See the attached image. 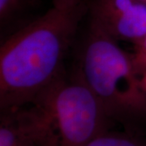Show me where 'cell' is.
<instances>
[{
    "label": "cell",
    "mask_w": 146,
    "mask_h": 146,
    "mask_svg": "<svg viewBox=\"0 0 146 146\" xmlns=\"http://www.w3.org/2000/svg\"><path fill=\"white\" fill-rule=\"evenodd\" d=\"M82 0H53V6L58 7H68L76 5Z\"/></svg>",
    "instance_id": "9"
},
{
    "label": "cell",
    "mask_w": 146,
    "mask_h": 146,
    "mask_svg": "<svg viewBox=\"0 0 146 146\" xmlns=\"http://www.w3.org/2000/svg\"><path fill=\"white\" fill-rule=\"evenodd\" d=\"M136 1H138V2H140V3H143V4L146 5V0H136Z\"/></svg>",
    "instance_id": "11"
},
{
    "label": "cell",
    "mask_w": 146,
    "mask_h": 146,
    "mask_svg": "<svg viewBox=\"0 0 146 146\" xmlns=\"http://www.w3.org/2000/svg\"><path fill=\"white\" fill-rule=\"evenodd\" d=\"M0 146H39L17 110L1 111Z\"/></svg>",
    "instance_id": "5"
},
{
    "label": "cell",
    "mask_w": 146,
    "mask_h": 146,
    "mask_svg": "<svg viewBox=\"0 0 146 146\" xmlns=\"http://www.w3.org/2000/svg\"><path fill=\"white\" fill-rule=\"evenodd\" d=\"M73 69L106 115L123 130L145 134L146 92L131 54L89 21Z\"/></svg>",
    "instance_id": "2"
},
{
    "label": "cell",
    "mask_w": 146,
    "mask_h": 146,
    "mask_svg": "<svg viewBox=\"0 0 146 146\" xmlns=\"http://www.w3.org/2000/svg\"><path fill=\"white\" fill-rule=\"evenodd\" d=\"M17 110L39 146H85L115 125L73 68Z\"/></svg>",
    "instance_id": "3"
},
{
    "label": "cell",
    "mask_w": 146,
    "mask_h": 146,
    "mask_svg": "<svg viewBox=\"0 0 146 146\" xmlns=\"http://www.w3.org/2000/svg\"><path fill=\"white\" fill-rule=\"evenodd\" d=\"M134 46V51L131 54L136 68L140 75L146 70V35Z\"/></svg>",
    "instance_id": "8"
},
{
    "label": "cell",
    "mask_w": 146,
    "mask_h": 146,
    "mask_svg": "<svg viewBox=\"0 0 146 146\" xmlns=\"http://www.w3.org/2000/svg\"><path fill=\"white\" fill-rule=\"evenodd\" d=\"M85 146H146V136L110 129L96 136Z\"/></svg>",
    "instance_id": "6"
},
{
    "label": "cell",
    "mask_w": 146,
    "mask_h": 146,
    "mask_svg": "<svg viewBox=\"0 0 146 146\" xmlns=\"http://www.w3.org/2000/svg\"><path fill=\"white\" fill-rule=\"evenodd\" d=\"M141 82H142V85H143V88L145 89V91L146 92V70L142 73L141 75Z\"/></svg>",
    "instance_id": "10"
},
{
    "label": "cell",
    "mask_w": 146,
    "mask_h": 146,
    "mask_svg": "<svg viewBox=\"0 0 146 146\" xmlns=\"http://www.w3.org/2000/svg\"><path fill=\"white\" fill-rule=\"evenodd\" d=\"M87 11L85 0L68 7L53 6L2 44L0 111L31 103L65 72V58Z\"/></svg>",
    "instance_id": "1"
},
{
    "label": "cell",
    "mask_w": 146,
    "mask_h": 146,
    "mask_svg": "<svg viewBox=\"0 0 146 146\" xmlns=\"http://www.w3.org/2000/svg\"><path fill=\"white\" fill-rule=\"evenodd\" d=\"M89 22L117 42L135 45L146 35V5L136 0H90Z\"/></svg>",
    "instance_id": "4"
},
{
    "label": "cell",
    "mask_w": 146,
    "mask_h": 146,
    "mask_svg": "<svg viewBox=\"0 0 146 146\" xmlns=\"http://www.w3.org/2000/svg\"><path fill=\"white\" fill-rule=\"evenodd\" d=\"M24 0H0L1 25H5L21 10Z\"/></svg>",
    "instance_id": "7"
},
{
    "label": "cell",
    "mask_w": 146,
    "mask_h": 146,
    "mask_svg": "<svg viewBox=\"0 0 146 146\" xmlns=\"http://www.w3.org/2000/svg\"><path fill=\"white\" fill-rule=\"evenodd\" d=\"M28 1H33V0H28Z\"/></svg>",
    "instance_id": "12"
}]
</instances>
